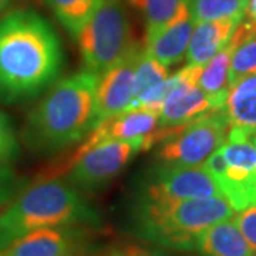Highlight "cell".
Wrapping results in <instances>:
<instances>
[{
    "label": "cell",
    "instance_id": "3",
    "mask_svg": "<svg viewBox=\"0 0 256 256\" xmlns=\"http://www.w3.org/2000/svg\"><path fill=\"white\" fill-rule=\"evenodd\" d=\"M97 222V212L70 184L56 178L37 180L0 212V254L37 229Z\"/></svg>",
    "mask_w": 256,
    "mask_h": 256
},
{
    "label": "cell",
    "instance_id": "31",
    "mask_svg": "<svg viewBox=\"0 0 256 256\" xmlns=\"http://www.w3.org/2000/svg\"><path fill=\"white\" fill-rule=\"evenodd\" d=\"M250 141H252V142H254V146H256V132L252 136V137H250Z\"/></svg>",
    "mask_w": 256,
    "mask_h": 256
},
{
    "label": "cell",
    "instance_id": "6",
    "mask_svg": "<svg viewBox=\"0 0 256 256\" xmlns=\"http://www.w3.org/2000/svg\"><path fill=\"white\" fill-rule=\"evenodd\" d=\"M229 121L224 108L184 126L161 142L156 156L160 164L198 166L225 144Z\"/></svg>",
    "mask_w": 256,
    "mask_h": 256
},
{
    "label": "cell",
    "instance_id": "17",
    "mask_svg": "<svg viewBox=\"0 0 256 256\" xmlns=\"http://www.w3.org/2000/svg\"><path fill=\"white\" fill-rule=\"evenodd\" d=\"M195 249L201 256L255 255L232 220H222L202 230L196 238Z\"/></svg>",
    "mask_w": 256,
    "mask_h": 256
},
{
    "label": "cell",
    "instance_id": "13",
    "mask_svg": "<svg viewBox=\"0 0 256 256\" xmlns=\"http://www.w3.org/2000/svg\"><path fill=\"white\" fill-rule=\"evenodd\" d=\"M76 232L70 226L42 228L13 242L0 256H72Z\"/></svg>",
    "mask_w": 256,
    "mask_h": 256
},
{
    "label": "cell",
    "instance_id": "1",
    "mask_svg": "<svg viewBox=\"0 0 256 256\" xmlns=\"http://www.w3.org/2000/svg\"><path fill=\"white\" fill-rule=\"evenodd\" d=\"M64 66L60 37L34 10H10L0 18V102L18 104L47 92Z\"/></svg>",
    "mask_w": 256,
    "mask_h": 256
},
{
    "label": "cell",
    "instance_id": "5",
    "mask_svg": "<svg viewBox=\"0 0 256 256\" xmlns=\"http://www.w3.org/2000/svg\"><path fill=\"white\" fill-rule=\"evenodd\" d=\"M76 40L84 68L97 76L138 47L122 0H100Z\"/></svg>",
    "mask_w": 256,
    "mask_h": 256
},
{
    "label": "cell",
    "instance_id": "16",
    "mask_svg": "<svg viewBox=\"0 0 256 256\" xmlns=\"http://www.w3.org/2000/svg\"><path fill=\"white\" fill-rule=\"evenodd\" d=\"M230 127L244 131L249 137L256 132V74L240 77L229 84L224 106Z\"/></svg>",
    "mask_w": 256,
    "mask_h": 256
},
{
    "label": "cell",
    "instance_id": "26",
    "mask_svg": "<svg viewBox=\"0 0 256 256\" xmlns=\"http://www.w3.org/2000/svg\"><path fill=\"white\" fill-rule=\"evenodd\" d=\"M18 192V180L10 165H0V212Z\"/></svg>",
    "mask_w": 256,
    "mask_h": 256
},
{
    "label": "cell",
    "instance_id": "21",
    "mask_svg": "<svg viewBox=\"0 0 256 256\" xmlns=\"http://www.w3.org/2000/svg\"><path fill=\"white\" fill-rule=\"evenodd\" d=\"M186 4L195 23L224 18L242 22L246 13L248 0H186Z\"/></svg>",
    "mask_w": 256,
    "mask_h": 256
},
{
    "label": "cell",
    "instance_id": "10",
    "mask_svg": "<svg viewBox=\"0 0 256 256\" xmlns=\"http://www.w3.org/2000/svg\"><path fill=\"white\" fill-rule=\"evenodd\" d=\"M182 82L172 88L160 112V127H181L204 116L218 111L210 97L198 86L204 67L188 64L184 67Z\"/></svg>",
    "mask_w": 256,
    "mask_h": 256
},
{
    "label": "cell",
    "instance_id": "30",
    "mask_svg": "<svg viewBox=\"0 0 256 256\" xmlns=\"http://www.w3.org/2000/svg\"><path fill=\"white\" fill-rule=\"evenodd\" d=\"M106 256H126V255H124V252H121V250H112V252H108Z\"/></svg>",
    "mask_w": 256,
    "mask_h": 256
},
{
    "label": "cell",
    "instance_id": "2",
    "mask_svg": "<svg viewBox=\"0 0 256 256\" xmlns=\"http://www.w3.org/2000/svg\"><path fill=\"white\" fill-rule=\"evenodd\" d=\"M98 76L86 68L56 82L30 111L22 131L24 146L52 156L74 146L92 128Z\"/></svg>",
    "mask_w": 256,
    "mask_h": 256
},
{
    "label": "cell",
    "instance_id": "12",
    "mask_svg": "<svg viewBox=\"0 0 256 256\" xmlns=\"http://www.w3.org/2000/svg\"><path fill=\"white\" fill-rule=\"evenodd\" d=\"M220 186L222 196L229 202L234 210H246L256 205V174L244 168L229 165L222 151L216 150L204 162Z\"/></svg>",
    "mask_w": 256,
    "mask_h": 256
},
{
    "label": "cell",
    "instance_id": "9",
    "mask_svg": "<svg viewBox=\"0 0 256 256\" xmlns=\"http://www.w3.org/2000/svg\"><path fill=\"white\" fill-rule=\"evenodd\" d=\"M142 52L144 50L138 46L126 58L98 76L92 131L106 120L128 110L134 97L136 68Z\"/></svg>",
    "mask_w": 256,
    "mask_h": 256
},
{
    "label": "cell",
    "instance_id": "22",
    "mask_svg": "<svg viewBox=\"0 0 256 256\" xmlns=\"http://www.w3.org/2000/svg\"><path fill=\"white\" fill-rule=\"evenodd\" d=\"M220 151L229 165L239 166L256 174V146L244 131L229 127L226 141L220 146Z\"/></svg>",
    "mask_w": 256,
    "mask_h": 256
},
{
    "label": "cell",
    "instance_id": "11",
    "mask_svg": "<svg viewBox=\"0 0 256 256\" xmlns=\"http://www.w3.org/2000/svg\"><path fill=\"white\" fill-rule=\"evenodd\" d=\"M160 124V114L146 110H131L118 114L112 118L106 120L90 131L87 140L84 141L74 156L84 154L92 146L108 142V141H127V142H141L144 146L146 138L152 134ZM73 156V158H74Z\"/></svg>",
    "mask_w": 256,
    "mask_h": 256
},
{
    "label": "cell",
    "instance_id": "29",
    "mask_svg": "<svg viewBox=\"0 0 256 256\" xmlns=\"http://www.w3.org/2000/svg\"><path fill=\"white\" fill-rule=\"evenodd\" d=\"M20 0H0V14H6Z\"/></svg>",
    "mask_w": 256,
    "mask_h": 256
},
{
    "label": "cell",
    "instance_id": "19",
    "mask_svg": "<svg viewBox=\"0 0 256 256\" xmlns=\"http://www.w3.org/2000/svg\"><path fill=\"white\" fill-rule=\"evenodd\" d=\"M146 23V37L190 14L186 0H128Z\"/></svg>",
    "mask_w": 256,
    "mask_h": 256
},
{
    "label": "cell",
    "instance_id": "14",
    "mask_svg": "<svg viewBox=\"0 0 256 256\" xmlns=\"http://www.w3.org/2000/svg\"><path fill=\"white\" fill-rule=\"evenodd\" d=\"M239 20L224 18L195 23L191 42L186 50V62L192 66H206L215 56L228 46Z\"/></svg>",
    "mask_w": 256,
    "mask_h": 256
},
{
    "label": "cell",
    "instance_id": "8",
    "mask_svg": "<svg viewBox=\"0 0 256 256\" xmlns=\"http://www.w3.org/2000/svg\"><path fill=\"white\" fill-rule=\"evenodd\" d=\"M140 196L150 200H198L222 196L220 186L204 165L180 166L158 164L150 171Z\"/></svg>",
    "mask_w": 256,
    "mask_h": 256
},
{
    "label": "cell",
    "instance_id": "25",
    "mask_svg": "<svg viewBox=\"0 0 256 256\" xmlns=\"http://www.w3.org/2000/svg\"><path fill=\"white\" fill-rule=\"evenodd\" d=\"M234 220L252 252L256 254V205L240 210Z\"/></svg>",
    "mask_w": 256,
    "mask_h": 256
},
{
    "label": "cell",
    "instance_id": "24",
    "mask_svg": "<svg viewBox=\"0 0 256 256\" xmlns=\"http://www.w3.org/2000/svg\"><path fill=\"white\" fill-rule=\"evenodd\" d=\"M20 151L18 132L8 114L0 111V165H9Z\"/></svg>",
    "mask_w": 256,
    "mask_h": 256
},
{
    "label": "cell",
    "instance_id": "28",
    "mask_svg": "<svg viewBox=\"0 0 256 256\" xmlns=\"http://www.w3.org/2000/svg\"><path fill=\"white\" fill-rule=\"evenodd\" d=\"M246 20L256 28V0H248L246 8Z\"/></svg>",
    "mask_w": 256,
    "mask_h": 256
},
{
    "label": "cell",
    "instance_id": "23",
    "mask_svg": "<svg viewBox=\"0 0 256 256\" xmlns=\"http://www.w3.org/2000/svg\"><path fill=\"white\" fill-rule=\"evenodd\" d=\"M250 74H256V36L249 37L235 48L229 68V84Z\"/></svg>",
    "mask_w": 256,
    "mask_h": 256
},
{
    "label": "cell",
    "instance_id": "4",
    "mask_svg": "<svg viewBox=\"0 0 256 256\" xmlns=\"http://www.w3.org/2000/svg\"><path fill=\"white\" fill-rule=\"evenodd\" d=\"M234 214L224 196L185 201L140 196L131 214V228L150 244L172 250H194L202 230L232 220Z\"/></svg>",
    "mask_w": 256,
    "mask_h": 256
},
{
    "label": "cell",
    "instance_id": "27",
    "mask_svg": "<svg viewBox=\"0 0 256 256\" xmlns=\"http://www.w3.org/2000/svg\"><path fill=\"white\" fill-rule=\"evenodd\" d=\"M124 255L126 256H176L165 252L162 249H148V248H141L131 245L124 249Z\"/></svg>",
    "mask_w": 256,
    "mask_h": 256
},
{
    "label": "cell",
    "instance_id": "7",
    "mask_svg": "<svg viewBox=\"0 0 256 256\" xmlns=\"http://www.w3.org/2000/svg\"><path fill=\"white\" fill-rule=\"evenodd\" d=\"M142 150L141 142L108 141L72 158L67 182L82 191H97L111 182Z\"/></svg>",
    "mask_w": 256,
    "mask_h": 256
},
{
    "label": "cell",
    "instance_id": "20",
    "mask_svg": "<svg viewBox=\"0 0 256 256\" xmlns=\"http://www.w3.org/2000/svg\"><path fill=\"white\" fill-rule=\"evenodd\" d=\"M70 36H78L80 30L90 18L100 0H44Z\"/></svg>",
    "mask_w": 256,
    "mask_h": 256
},
{
    "label": "cell",
    "instance_id": "15",
    "mask_svg": "<svg viewBox=\"0 0 256 256\" xmlns=\"http://www.w3.org/2000/svg\"><path fill=\"white\" fill-rule=\"evenodd\" d=\"M194 28L195 22L190 13L188 16L160 30L154 36L146 37L144 52L166 67L180 63L186 56Z\"/></svg>",
    "mask_w": 256,
    "mask_h": 256
},
{
    "label": "cell",
    "instance_id": "18",
    "mask_svg": "<svg viewBox=\"0 0 256 256\" xmlns=\"http://www.w3.org/2000/svg\"><path fill=\"white\" fill-rule=\"evenodd\" d=\"M235 48L236 44L229 40L228 46L220 50L206 66H204L198 78L200 88L210 97L218 110L224 108L226 101L229 90V68Z\"/></svg>",
    "mask_w": 256,
    "mask_h": 256
}]
</instances>
